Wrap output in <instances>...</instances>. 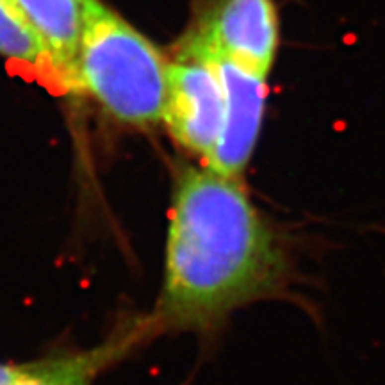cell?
I'll use <instances>...</instances> for the list:
<instances>
[{
	"label": "cell",
	"instance_id": "obj_2",
	"mask_svg": "<svg viewBox=\"0 0 385 385\" xmlns=\"http://www.w3.org/2000/svg\"><path fill=\"white\" fill-rule=\"evenodd\" d=\"M77 78L80 91L121 123L164 121L169 59L100 0H84Z\"/></svg>",
	"mask_w": 385,
	"mask_h": 385
},
{
	"label": "cell",
	"instance_id": "obj_5",
	"mask_svg": "<svg viewBox=\"0 0 385 385\" xmlns=\"http://www.w3.org/2000/svg\"><path fill=\"white\" fill-rule=\"evenodd\" d=\"M214 57L225 87V120L205 166L227 177L242 178L262 130L269 95L268 77L253 74L229 59Z\"/></svg>",
	"mask_w": 385,
	"mask_h": 385
},
{
	"label": "cell",
	"instance_id": "obj_8",
	"mask_svg": "<svg viewBox=\"0 0 385 385\" xmlns=\"http://www.w3.org/2000/svg\"><path fill=\"white\" fill-rule=\"evenodd\" d=\"M123 341L82 355L32 364H0V385H89L93 377L118 353Z\"/></svg>",
	"mask_w": 385,
	"mask_h": 385
},
{
	"label": "cell",
	"instance_id": "obj_3",
	"mask_svg": "<svg viewBox=\"0 0 385 385\" xmlns=\"http://www.w3.org/2000/svg\"><path fill=\"white\" fill-rule=\"evenodd\" d=\"M225 120V87L220 66L193 34L169 61L164 123L184 150L207 162Z\"/></svg>",
	"mask_w": 385,
	"mask_h": 385
},
{
	"label": "cell",
	"instance_id": "obj_6",
	"mask_svg": "<svg viewBox=\"0 0 385 385\" xmlns=\"http://www.w3.org/2000/svg\"><path fill=\"white\" fill-rule=\"evenodd\" d=\"M0 56L11 61L16 72L38 80L57 95L77 93L74 80L16 0H0Z\"/></svg>",
	"mask_w": 385,
	"mask_h": 385
},
{
	"label": "cell",
	"instance_id": "obj_7",
	"mask_svg": "<svg viewBox=\"0 0 385 385\" xmlns=\"http://www.w3.org/2000/svg\"><path fill=\"white\" fill-rule=\"evenodd\" d=\"M30 23L43 36L59 65L80 91L77 52L82 30L84 0H16Z\"/></svg>",
	"mask_w": 385,
	"mask_h": 385
},
{
	"label": "cell",
	"instance_id": "obj_4",
	"mask_svg": "<svg viewBox=\"0 0 385 385\" xmlns=\"http://www.w3.org/2000/svg\"><path fill=\"white\" fill-rule=\"evenodd\" d=\"M214 56L269 77L280 45L275 0H216L189 32Z\"/></svg>",
	"mask_w": 385,
	"mask_h": 385
},
{
	"label": "cell",
	"instance_id": "obj_1",
	"mask_svg": "<svg viewBox=\"0 0 385 385\" xmlns=\"http://www.w3.org/2000/svg\"><path fill=\"white\" fill-rule=\"evenodd\" d=\"M293 255L242 178L186 164L173 187L159 328L211 332L235 310L278 296Z\"/></svg>",
	"mask_w": 385,
	"mask_h": 385
}]
</instances>
